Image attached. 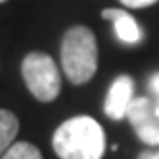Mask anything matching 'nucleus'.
Masks as SVG:
<instances>
[{
    "mask_svg": "<svg viewBox=\"0 0 159 159\" xmlns=\"http://www.w3.org/2000/svg\"><path fill=\"white\" fill-rule=\"evenodd\" d=\"M155 113H157V117H159V98H157V102H155Z\"/></svg>",
    "mask_w": 159,
    "mask_h": 159,
    "instance_id": "f8f14e48",
    "label": "nucleus"
},
{
    "mask_svg": "<svg viewBox=\"0 0 159 159\" xmlns=\"http://www.w3.org/2000/svg\"><path fill=\"white\" fill-rule=\"evenodd\" d=\"M102 17L104 19H109L113 23V29H115V37L125 42V44H140L142 39H144V31L142 27L138 25L136 21L129 12L125 10H117V8H106L102 12Z\"/></svg>",
    "mask_w": 159,
    "mask_h": 159,
    "instance_id": "423d86ee",
    "label": "nucleus"
},
{
    "mask_svg": "<svg viewBox=\"0 0 159 159\" xmlns=\"http://www.w3.org/2000/svg\"><path fill=\"white\" fill-rule=\"evenodd\" d=\"M138 159H159V150H148L138 155Z\"/></svg>",
    "mask_w": 159,
    "mask_h": 159,
    "instance_id": "9b49d317",
    "label": "nucleus"
},
{
    "mask_svg": "<svg viewBox=\"0 0 159 159\" xmlns=\"http://www.w3.org/2000/svg\"><path fill=\"white\" fill-rule=\"evenodd\" d=\"M61 67L73 84H84L98 69V42L84 25H75L61 40Z\"/></svg>",
    "mask_w": 159,
    "mask_h": 159,
    "instance_id": "f03ea898",
    "label": "nucleus"
},
{
    "mask_svg": "<svg viewBox=\"0 0 159 159\" xmlns=\"http://www.w3.org/2000/svg\"><path fill=\"white\" fill-rule=\"evenodd\" d=\"M52 148L60 159H102L106 153V134L96 119L77 115L56 129Z\"/></svg>",
    "mask_w": 159,
    "mask_h": 159,
    "instance_id": "f257e3e1",
    "label": "nucleus"
},
{
    "mask_svg": "<svg viewBox=\"0 0 159 159\" xmlns=\"http://www.w3.org/2000/svg\"><path fill=\"white\" fill-rule=\"evenodd\" d=\"M150 90L159 98V73H155V75L150 79Z\"/></svg>",
    "mask_w": 159,
    "mask_h": 159,
    "instance_id": "9d476101",
    "label": "nucleus"
},
{
    "mask_svg": "<svg viewBox=\"0 0 159 159\" xmlns=\"http://www.w3.org/2000/svg\"><path fill=\"white\" fill-rule=\"evenodd\" d=\"M0 159H42V153L29 142H14Z\"/></svg>",
    "mask_w": 159,
    "mask_h": 159,
    "instance_id": "6e6552de",
    "label": "nucleus"
},
{
    "mask_svg": "<svg viewBox=\"0 0 159 159\" xmlns=\"http://www.w3.org/2000/svg\"><path fill=\"white\" fill-rule=\"evenodd\" d=\"M4 2H6V0H0V4H4Z\"/></svg>",
    "mask_w": 159,
    "mask_h": 159,
    "instance_id": "ddd939ff",
    "label": "nucleus"
},
{
    "mask_svg": "<svg viewBox=\"0 0 159 159\" xmlns=\"http://www.w3.org/2000/svg\"><path fill=\"white\" fill-rule=\"evenodd\" d=\"M123 6H127V8H148V6H152L155 2H159V0H121Z\"/></svg>",
    "mask_w": 159,
    "mask_h": 159,
    "instance_id": "1a4fd4ad",
    "label": "nucleus"
},
{
    "mask_svg": "<svg viewBox=\"0 0 159 159\" xmlns=\"http://www.w3.org/2000/svg\"><path fill=\"white\" fill-rule=\"evenodd\" d=\"M132 100H134V81L129 75H119L107 90L104 113L111 121H121L123 117H127V109Z\"/></svg>",
    "mask_w": 159,
    "mask_h": 159,
    "instance_id": "39448f33",
    "label": "nucleus"
},
{
    "mask_svg": "<svg viewBox=\"0 0 159 159\" xmlns=\"http://www.w3.org/2000/svg\"><path fill=\"white\" fill-rule=\"evenodd\" d=\"M17 132H19L17 117L8 109H0V157H2L8 148L16 142Z\"/></svg>",
    "mask_w": 159,
    "mask_h": 159,
    "instance_id": "0eeeda50",
    "label": "nucleus"
},
{
    "mask_svg": "<svg viewBox=\"0 0 159 159\" xmlns=\"http://www.w3.org/2000/svg\"><path fill=\"white\" fill-rule=\"evenodd\" d=\"M21 75L29 92L39 102H54L61 90V77L56 61L44 52H31L21 61Z\"/></svg>",
    "mask_w": 159,
    "mask_h": 159,
    "instance_id": "7ed1b4c3",
    "label": "nucleus"
},
{
    "mask_svg": "<svg viewBox=\"0 0 159 159\" xmlns=\"http://www.w3.org/2000/svg\"><path fill=\"white\" fill-rule=\"evenodd\" d=\"M127 119L144 144L159 146V117L155 113V104L150 98H134L127 109Z\"/></svg>",
    "mask_w": 159,
    "mask_h": 159,
    "instance_id": "20e7f679",
    "label": "nucleus"
}]
</instances>
